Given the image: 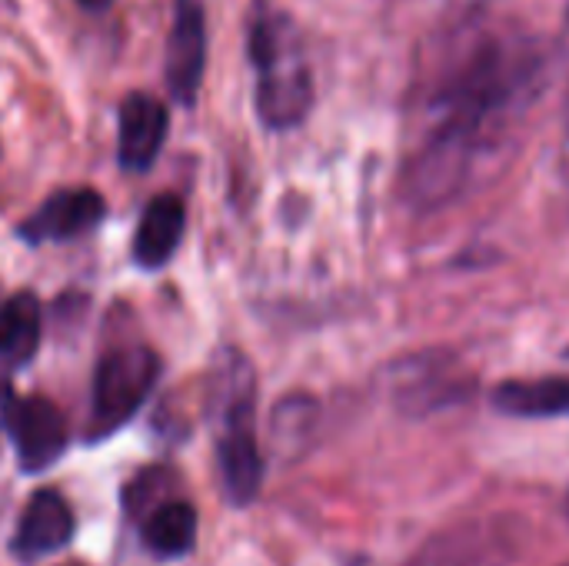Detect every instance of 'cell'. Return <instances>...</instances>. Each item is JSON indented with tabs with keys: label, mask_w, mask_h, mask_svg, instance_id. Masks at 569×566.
Wrapping results in <instances>:
<instances>
[{
	"label": "cell",
	"mask_w": 569,
	"mask_h": 566,
	"mask_svg": "<svg viewBox=\"0 0 569 566\" xmlns=\"http://www.w3.org/2000/svg\"><path fill=\"white\" fill-rule=\"evenodd\" d=\"M257 384L253 367L243 354H227L213 380V410H217V467L230 504L247 507L263 484V457L257 444Z\"/></svg>",
	"instance_id": "6da1fadb"
},
{
	"label": "cell",
	"mask_w": 569,
	"mask_h": 566,
	"mask_svg": "<svg viewBox=\"0 0 569 566\" xmlns=\"http://www.w3.org/2000/svg\"><path fill=\"white\" fill-rule=\"evenodd\" d=\"M510 417H563L569 414V380H510L493 394Z\"/></svg>",
	"instance_id": "7c38bea8"
},
{
	"label": "cell",
	"mask_w": 569,
	"mask_h": 566,
	"mask_svg": "<svg viewBox=\"0 0 569 566\" xmlns=\"http://www.w3.org/2000/svg\"><path fill=\"white\" fill-rule=\"evenodd\" d=\"M250 60L257 67V113L270 130L297 127L313 107V77L287 13L260 10L250 23Z\"/></svg>",
	"instance_id": "7a4b0ae2"
},
{
	"label": "cell",
	"mask_w": 569,
	"mask_h": 566,
	"mask_svg": "<svg viewBox=\"0 0 569 566\" xmlns=\"http://www.w3.org/2000/svg\"><path fill=\"white\" fill-rule=\"evenodd\" d=\"M140 540L153 557H187L197 544V510L187 500H163L147 510L140 524Z\"/></svg>",
	"instance_id": "8fae6325"
},
{
	"label": "cell",
	"mask_w": 569,
	"mask_h": 566,
	"mask_svg": "<svg viewBox=\"0 0 569 566\" xmlns=\"http://www.w3.org/2000/svg\"><path fill=\"white\" fill-rule=\"evenodd\" d=\"M3 430L17 450L23 474H40L53 467L67 450V420L47 397H13L3 414Z\"/></svg>",
	"instance_id": "277c9868"
},
{
	"label": "cell",
	"mask_w": 569,
	"mask_h": 566,
	"mask_svg": "<svg viewBox=\"0 0 569 566\" xmlns=\"http://www.w3.org/2000/svg\"><path fill=\"white\" fill-rule=\"evenodd\" d=\"M107 214V203L97 190L90 187H67L50 193L20 227V240L40 247V244H60L73 240L87 230H93Z\"/></svg>",
	"instance_id": "8992f818"
},
{
	"label": "cell",
	"mask_w": 569,
	"mask_h": 566,
	"mask_svg": "<svg viewBox=\"0 0 569 566\" xmlns=\"http://www.w3.org/2000/svg\"><path fill=\"white\" fill-rule=\"evenodd\" d=\"M10 400H13L10 384H7V377L0 374V427H3V414H7V407H10Z\"/></svg>",
	"instance_id": "4fadbf2b"
},
{
	"label": "cell",
	"mask_w": 569,
	"mask_h": 566,
	"mask_svg": "<svg viewBox=\"0 0 569 566\" xmlns=\"http://www.w3.org/2000/svg\"><path fill=\"white\" fill-rule=\"evenodd\" d=\"M77 3H80L83 10H93V13H97V10H107L113 0H77Z\"/></svg>",
	"instance_id": "5bb4252c"
},
{
	"label": "cell",
	"mask_w": 569,
	"mask_h": 566,
	"mask_svg": "<svg viewBox=\"0 0 569 566\" xmlns=\"http://www.w3.org/2000/svg\"><path fill=\"white\" fill-rule=\"evenodd\" d=\"M183 230H187V207H183V200L177 193L153 197L143 207L137 234H133V260L143 270L163 267L177 254V247L183 240Z\"/></svg>",
	"instance_id": "9c48e42d"
},
{
	"label": "cell",
	"mask_w": 569,
	"mask_h": 566,
	"mask_svg": "<svg viewBox=\"0 0 569 566\" xmlns=\"http://www.w3.org/2000/svg\"><path fill=\"white\" fill-rule=\"evenodd\" d=\"M170 130L167 107L150 93H127L117 117V157L123 170H150Z\"/></svg>",
	"instance_id": "52a82bcc"
},
{
	"label": "cell",
	"mask_w": 569,
	"mask_h": 566,
	"mask_svg": "<svg viewBox=\"0 0 569 566\" xmlns=\"http://www.w3.org/2000/svg\"><path fill=\"white\" fill-rule=\"evenodd\" d=\"M207 70V3L203 0H177L173 23L163 50V77L167 90L177 103L193 107Z\"/></svg>",
	"instance_id": "5b68a950"
},
{
	"label": "cell",
	"mask_w": 569,
	"mask_h": 566,
	"mask_svg": "<svg viewBox=\"0 0 569 566\" xmlns=\"http://www.w3.org/2000/svg\"><path fill=\"white\" fill-rule=\"evenodd\" d=\"M73 537V510L57 490H37L13 530V554L20 560H37L57 554Z\"/></svg>",
	"instance_id": "ba28073f"
},
{
	"label": "cell",
	"mask_w": 569,
	"mask_h": 566,
	"mask_svg": "<svg viewBox=\"0 0 569 566\" xmlns=\"http://www.w3.org/2000/svg\"><path fill=\"white\" fill-rule=\"evenodd\" d=\"M160 360L147 347H123L97 364L90 390V440L117 434L150 397Z\"/></svg>",
	"instance_id": "3957f363"
},
{
	"label": "cell",
	"mask_w": 569,
	"mask_h": 566,
	"mask_svg": "<svg viewBox=\"0 0 569 566\" xmlns=\"http://www.w3.org/2000/svg\"><path fill=\"white\" fill-rule=\"evenodd\" d=\"M43 330L40 300L30 290H20L0 304V360L7 367H27L37 357Z\"/></svg>",
	"instance_id": "30bf717a"
}]
</instances>
